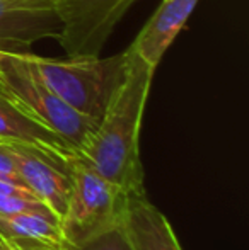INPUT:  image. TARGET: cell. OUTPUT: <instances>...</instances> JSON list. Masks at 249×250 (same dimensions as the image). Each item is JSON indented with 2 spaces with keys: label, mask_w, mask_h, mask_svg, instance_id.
Here are the masks:
<instances>
[{
  "label": "cell",
  "mask_w": 249,
  "mask_h": 250,
  "mask_svg": "<svg viewBox=\"0 0 249 250\" xmlns=\"http://www.w3.org/2000/svg\"><path fill=\"white\" fill-rule=\"evenodd\" d=\"M156 68L132 48L126 50L125 79L79 157L125 196L143 191L140 128Z\"/></svg>",
  "instance_id": "1"
},
{
  "label": "cell",
  "mask_w": 249,
  "mask_h": 250,
  "mask_svg": "<svg viewBox=\"0 0 249 250\" xmlns=\"http://www.w3.org/2000/svg\"><path fill=\"white\" fill-rule=\"evenodd\" d=\"M23 56L63 102L94 121L101 119L126 72V51L108 58L53 60L27 51Z\"/></svg>",
  "instance_id": "2"
},
{
  "label": "cell",
  "mask_w": 249,
  "mask_h": 250,
  "mask_svg": "<svg viewBox=\"0 0 249 250\" xmlns=\"http://www.w3.org/2000/svg\"><path fill=\"white\" fill-rule=\"evenodd\" d=\"M0 94L62 136L77 151L86 145L97 126V121L63 102L38 77L23 53L0 51Z\"/></svg>",
  "instance_id": "3"
},
{
  "label": "cell",
  "mask_w": 249,
  "mask_h": 250,
  "mask_svg": "<svg viewBox=\"0 0 249 250\" xmlns=\"http://www.w3.org/2000/svg\"><path fill=\"white\" fill-rule=\"evenodd\" d=\"M72 188L60 221L68 247L120 223L126 203L123 192L77 155L68 164Z\"/></svg>",
  "instance_id": "4"
},
{
  "label": "cell",
  "mask_w": 249,
  "mask_h": 250,
  "mask_svg": "<svg viewBox=\"0 0 249 250\" xmlns=\"http://www.w3.org/2000/svg\"><path fill=\"white\" fill-rule=\"evenodd\" d=\"M62 21L58 43L70 58L97 56L133 0H51Z\"/></svg>",
  "instance_id": "5"
},
{
  "label": "cell",
  "mask_w": 249,
  "mask_h": 250,
  "mask_svg": "<svg viewBox=\"0 0 249 250\" xmlns=\"http://www.w3.org/2000/svg\"><path fill=\"white\" fill-rule=\"evenodd\" d=\"M62 27L51 0H0V51L24 53L40 40H58Z\"/></svg>",
  "instance_id": "6"
},
{
  "label": "cell",
  "mask_w": 249,
  "mask_h": 250,
  "mask_svg": "<svg viewBox=\"0 0 249 250\" xmlns=\"http://www.w3.org/2000/svg\"><path fill=\"white\" fill-rule=\"evenodd\" d=\"M24 186L62 221L70 198V172L34 148L7 143Z\"/></svg>",
  "instance_id": "7"
},
{
  "label": "cell",
  "mask_w": 249,
  "mask_h": 250,
  "mask_svg": "<svg viewBox=\"0 0 249 250\" xmlns=\"http://www.w3.org/2000/svg\"><path fill=\"white\" fill-rule=\"evenodd\" d=\"M0 142L34 148L67 170L70 160L79 155V151L68 145L62 136L27 116L2 94H0Z\"/></svg>",
  "instance_id": "8"
},
{
  "label": "cell",
  "mask_w": 249,
  "mask_h": 250,
  "mask_svg": "<svg viewBox=\"0 0 249 250\" xmlns=\"http://www.w3.org/2000/svg\"><path fill=\"white\" fill-rule=\"evenodd\" d=\"M120 225L132 250H183L167 216L145 192L126 198Z\"/></svg>",
  "instance_id": "9"
},
{
  "label": "cell",
  "mask_w": 249,
  "mask_h": 250,
  "mask_svg": "<svg viewBox=\"0 0 249 250\" xmlns=\"http://www.w3.org/2000/svg\"><path fill=\"white\" fill-rule=\"evenodd\" d=\"M196 3L198 0H164L130 48L152 68H157L164 53L186 26Z\"/></svg>",
  "instance_id": "10"
},
{
  "label": "cell",
  "mask_w": 249,
  "mask_h": 250,
  "mask_svg": "<svg viewBox=\"0 0 249 250\" xmlns=\"http://www.w3.org/2000/svg\"><path fill=\"white\" fill-rule=\"evenodd\" d=\"M0 242L7 250H68L60 223L38 214H0Z\"/></svg>",
  "instance_id": "11"
},
{
  "label": "cell",
  "mask_w": 249,
  "mask_h": 250,
  "mask_svg": "<svg viewBox=\"0 0 249 250\" xmlns=\"http://www.w3.org/2000/svg\"><path fill=\"white\" fill-rule=\"evenodd\" d=\"M38 214V216L48 218L51 221L60 223L53 211L43 203V201L36 198H29V196H17V194H3L0 192V214Z\"/></svg>",
  "instance_id": "12"
},
{
  "label": "cell",
  "mask_w": 249,
  "mask_h": 250,
  "mask_svg": "<svg viewBox=\"0 0 249 250\" xmlns=\"http://www.w3.org/2000/svg\"><path fill=\"white\" fill-rule=\"evenodd\" d=\"M68 250H132V245L121 225L118 223L73 247H68Z\"/></svg>",
  "instance_id": "13"
},
{
  "label": "cell",
  "mask_w": 249,
  "mask_h": 250,
  "mask_svg": "<svg viewBox=\"0 0 249 250\" xmlns=\"http://www.w3.org/2000/svg\"><path fill=\"white\" fill-rule=\"evenodd\" d=\"M0 179L26 188L23 179H21L19 172H17V168H16V164H14V158H12V153H10L9 145L2 142H0Z\"/></svg>",
  "instance_id": "14"
},
{
  "label": "cell",
  "mask_w": 249,
  "mask_h": 250,
  "mask_svg": "<svg viewBox=\"0 0 249 250\" xmlns=\"http://www.w3.org/2000/svg\"><path fill=\"white\" fill-rule=\"evenodd\" d=\"M0 250H7L5 247H3V244H2V242H0Z\"/></svg>",
  "instance_id": "15"
}]
</instances>
